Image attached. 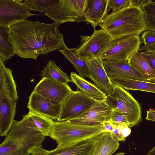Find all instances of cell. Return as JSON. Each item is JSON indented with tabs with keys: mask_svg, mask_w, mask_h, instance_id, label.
Returning <instances> with one entry per match:
<instances>
[{
	"mask_svg": "<svg viewBox=\"0 0 155 155\" xmlns=\"http://www.w3.org/2000/svg\"><path fill=\"white\" fill-rule=\"evenodd\" d=\"M155 47V43L148 45H143L140 48L139 51H145Z\"/></svg>",
	"mask_w": 155,
	"mask_h": 155,
	"instance_id": "38",
	"label": "cell"
},
{
	"mask_svg": "<svg viewBox=\"0 0 155 155\" xmlns=\"http://www.w3.org/2000/svg\"><path fill=\"white\" fill-rule=\"evenodd\" d=\"M97 137L86 140L71 146H57L51 150L45 149L41 145L35 148L30 155H91L95 146Z\"/></svg>",
	"mask_w": 155,
	"mask_h": 155,
	"instance_id": "11",
	"label": "cell"
},
{
	"mask_svg": "<svg viewBox=\"0 0 155 155\" xmlns=\"http://www.w3.org/2000/svg\"><path fill=\"white\" fill-rule=\"evenodd\" d=\"M27 107L29 110L45 117L57 120L62 104L45 98L32 92L29 97Z\"/></svg>",
	"mask_w": 155,
	"mask_h": 155,
	"instance_id": "14",
	"label": "cell"
},
{
	"mask_svg": "<svg viewBox=\"0 0 155 155\" xmlns=\"http://www.w3.org/2000/svg\"><path fill=\"white\" fill-rule=\"evenodd\" d=\"M146 119L147 120L155 122V109H150L147 111Z\"/></svg>",
	"mask_w": 155,
	"mask_h": 155,
	"instance_id": "36",
	"label": "cell"
},
{
	"mask_svg": "<svg viewBox=\"0 0 155 155\" xmlns=\"http://www.w3.org/2000/svg\"><path fill=\"white\" fill-rule=\"evenodd\" d=\"M42 97L62 104L73 91L68 84L44 78L40 81L33 91Z\"/></svg>",
	"mask_w": 155,
	"mask_h": 155,
	"instance_id": "12",
	"label": "cell"
},
{
	"mask_svg": "<svg viewBox=\"0 0 155 155\" xmlns=\"http://www.w3.org/2000/svg\"><path fill=\"white\" fill-rule=\"evenodd\" d=\"M59 1V0H25L24 2L35 12L45 13Z\"/></svg>",
	"mask_w": 155,
	"mask_h": 155,
	"instance_id": "29",
	"label": "cell"
},
{
	"mask_svg": "<svg viewBox=\"0 0 155 155\" xmlns=\"http://www.w3.org/2000/svg\"><path fill=\"white\" fill-rule=\"evenodd\" d=\"M142 43L139 35H130L111 39L102 48L99 58L113 61H127L139 51Z\"/></svg>",
	"mask_w": 155,
	"mask_h": 155,
	"instance_id": "6",
	"label": "cell"
},
{
	"mask_svg": "<svg viewBox=\"0 0 155 155\" xmlns=\"http://www.w3.org/2000/svg\"><path fill=\"white\" fill-rule=\"evenodd\" d=\"M91 78L95 86L107 95L113 91L114 84L110 80L105 70L103 60L94 58L87 60Z\"/></svg>",
	"mask_w": 155,
	"mask_h": 155,
	"instance_id": "15",
	"label": "cell"
},
{
	"mask_svg": "<svg viewBox=\"0 0 155 155\" xmlns=\"http://www.w3.org/2000/svg\"><path fill=\"white\" fill-rule=\"evenodd\" d=\"M149 0H130L129 6L141 8V6L148 2Z\"/></svg>",
	"mask_w": 155,
	"mask_h": 155,
	"instance_id": "37",
	"label": "cell"
},
{
	"mask_svg": "<svg viewBox=\"0 0 155 155\" xmlns=\"http://www.w3.org/2000/svg\"><path fill=\"white\" fill-rule=\"evenodd\" d=\"M125 153L123 152H120L116 153L114 155H124Z\"/></svg>",
	"mask_w": 155,
	"mask_h": 155,
	"instance_id": "40",
	"label": "cell"
},
{
	"mask_svg": "<svg viewBox=\"0 0 155 155\" xmlns=\"http://www.w3.org/2000/svg\"><path fill=\"white\" fill-rule=\"evenodd\" d=\"M141 8L144 13L147 29L155 31V2L149 0Z\"/></svg>",
	"mask_w": 155,
	"mask_h": 155,
	"instance_id": "28",
	"label": "cell"
},
{
	"mask_svg": "<svg viewBox=\"0 0 155 155\" xmlns=\"http://www.w3.org/2000/svg\"><path fill=\"white\" fill-rule=\"evenodd\" d=\"M103 127L106 132L111 133L114 127V124L110 120L104 121L102 123Z\"/></svg>",
	"mask_w": 155,
	"mask_h": 155,
	"instance_id": "35",
	"label": "cell"
},
{
	"mask_svg": "<svg viewBox=\"0 0 155 155\" xmlns=\"http://www.w3.org/2000/svg\"><path fill=\"white\" fill-rule=\"evenodd\" d=\"M127 61L130 66L148 81L155 83V69L142 55L136 51L129 57Z\"/></svg>",
	"mask_w": 155,
	"mask_h": 155,
	"instance_id": "20",
	"label": "cell"
},
{
	"mask_svg": "<svg viewBox=\"0 0 155 155\" xmlns=\"http://www.w3.org/2000/svg\"><path fill=\"white\" fill-rule=\"evenodd\" d=\"M27 114L45 137H50L55 122L53 119L30 110Z\"/></svg>",
	"mask_w": 155,
	"mask_h": 155,
	"instance_id": "27",
	"label": "cell"
},
{
	"mask_svg": "<svg viewBox=\"0 0 155 155\" xmlns=\"http://www.w3.org/2000/svg\"><path fill=\"white\" fill-rule=\"evenodd\" d=\"M140 37L142 43L148 45L155 43V31L148 30L143 32Z\"/></svg>",
	"mask_w": 155,
	"mask_h": 155,
	"instance_id": "33",
	"label": "cell"
},
{
	"mask_svg": "<svg viewBox=\"0 0 155 155\" xmlns=\"http://www.w3.org/2000/svg\"><path fill=\"white\" fill-rule=\"evenodd\" d=\"M23 0H0V26L8 27L35 15Z\"/></svg>",
	"mask_w": 155,
	"mask_h": 155,
	"instance_id": "10",
	"label": "cell"
},
{
	"mask_svg": "<svg viewBox=\"0 0 155 155\" xmlns=\"http://www.w3.org/2000/svg\"><path fill=\"white\" fill-rule=\"evenodd\" d=\"M130 0H108V10L112 12L118 11L129 5Z\"/></svg>",
	"mask_w": 155,
	"mask_h": 155,
	"instance_id": "32",
	"label": "cell"
},
{
	"mask_svg": "<svg viewBox=\"0 0 155 155\" xmlns=\"http://www.w3.org/2000/svg\"><path fill=\"white\" fill-rule=\"evenodd\" d=\"M40 76L42 78H47L52 80L64 84L72 82L67 74L61 71L54 61H48L41 71Z\"/></svg>",
	"mask_w": 155,
	"mask_h": 155,
	"instance_id": "26",
	"label": "cell"
},
{
	"mask_svg": "<svg viewBox=\"0 0 155 155\" xmlns=\"http://www.w3.org/2000/svg\"><path fill=\"white\" fill-rule=\"evenodd\" d=\"M59 51L64 58L73 65L79 74L83 77L91 78V74L87 60L81 59L76 56L71 48H69L66 45Z\"/></svg>",
	"mask_w": 155,
	"mask_h": 155,
	"instance_id": "24",
	"label": "cell"
},
{
	"mask_svg": "<svg viewBox=\"0 0 155 155\" xmlns=\"http://www.w3.org/2000/svg\"><path fill=\"white\" fill-rule=\"evenodd\" d=\"M45 138L27 114L21 120H14L0 145V155H29L41 145Z\"/></svg>",
	"mask_w": 155,
	"mask_h": 155,
	"instance_id": "2",
	"label": "cell"
},
{
	"mask_svg": "<svg viewBox=\"0 0 155 155\" xmlns=\"http://www.w3.org/2000/svg\"><path fill=\"white\" fill-rule=\"evenodd\" d=\"M112 110L105 100L97 101L92 107L80 116L67 121L83 125L101 124L104 121L110 120Z\"/></svg>",
	"mask_w": 155,
	"mask_h": 155,
	"instance_id": "13",
	"label": "cell"
},
{
	"mask_svg": "<svg viewBox=\"0 0 155 155\" xmlns=\"http://www.w3.org/2000/svg\"><path fill=\"white\" fill-rule=\"evenodd\" d=\"M111 39L139 35L148 30L141 8L129 6L107 15L99 25Z\"/></svg>",
	"mask_w": 155,
	"mask_h": 155,
	"instance_id": "3",
	"label": "cell"
},
{
	"mask_svg": "<svg viewBox=\"0 0 155 155\" xmlns=\"http://www.w3.org/2000/svg\"><path fill=\"white\" fill-rule=\"evenodd\" d=\"M105 70L109 78L119 77L148 81L129 65L127 61L103 60Z\"/></svg>",
	"mask_w": 155,
	"mask_h": 155,
	"instance_id": "16",
	"label": "cell"
},
{
	"mask_svg": "<svg viewBox=\"0 0 155 155\" xmlns=\"http://www.w3.org/2000/svg\"><path fill=\"white\" fill-rule=\"evenodd\" d=\"M109 78L114 84L125 90L155 93V83L119 77H110Z\"/></svg>",
	"mask_w": 155,
	"mask_h": 155,
	"instance_id": "23",
	"label": "cell"
},
{
	"mask_svg": "<svg viewBox=\"0 0 155 155\" xmlns=\"http://www.w3.org/2000/svg\"><path fill=\"white\" fill-rule=\"evenodd\" d=\"M140 53L155 69V51L150 49L140 52Z\"/></svg>",
	"mask_w": 155,
	"mask_h": 155,
	"instance_id": "34",
	"label": "cell"
},
{
	"mask_svg": "<svg viewBox=\"0 0 155 155\" xmlns=\"http://www.w3.org/2000/svg\"><path fill=\"white\" fill-rule=\"evenodd\" d=\"M81 38L78 46L71 49L76 56L86 60L99 58L102 48L111 39L102 28L94 29L91 35H81Z\"/></svg>",
	"mask_w": 155,
	"mask_h": 155,
	"instance_id": "8",
	"label": "cell"
},
{
	"mask_svg": "<svg viewBox=\"0 0 155 155\" xmlns=\"http://www.w3.org/2000/svg\"><path fill=\"white\" fill-rule=\"evenodd\" d=\"M131 131L130 127L127 125L114 124L112 131L110 133L115 140L125 141L126 138L130 134Z\"/></svg>",
	"mask_w": 155,
	"mask_h": 155,
	"instance_id": "30",
	"label": "cell"
},
{
	"mask_svg": "<svg viewBox=\"0 0 155 155\" xmlns=\"http://www.w3.org/2000/svg\"><path fill=\"white\" fill-rule=\"evenodd\" d=\"M110 120L114 124L125 125L129 127L126 116L123 113L117 110H112Z\"/></svg>",
	"mask_w": 155,
	"mask_h": 155,
	"instance_id": "31",
	"label": "cell"
},
{
	"mask_svg": "<svg viewBox=\"0 0 155 155\" xmlns=\"http://www.w3.org/2000/svg\"><path fill=\"white\" fill-rule=\"evenodd\" d=\"M87 3V0H59L44 15L59 25L67 22H84Z\"/></svg>",
	"mask_w": 155,
	"mask_h": 155,
	"instance_id": "7",
	"label": "cell"
},
{
	"mask_svg": "<svg viewBox=\"0 0 155 155\" xmlns=\"http://www.w3.org/2000/svg\"><path fill=\"white\" fill-rule=\"evenodd\" d=\"M96 102L80 90L73 91L62 103L60 116L57 121H68L77 118L92 107Z\"/></svg>",
	"mask_w": 155,
	"mask_h": 155,
	"instance_id": "9",
	"label": "cell"
},
{
	"mask_svg": "<svg viewBox=\"0 0 155 155\" xmlns=\"http://www.w3.org/2000/svg\"><path fill=\"white\" fill-rule=\"evenodd\" d=\"M105 101L112 110H117L127 117L129 127L137 126L142 120L141 107L138 102L126 90L114 84L112 91Z\"/></svg>",
	"mask_w": 155,
	"mask_h": 155,
	"instance_id": "5",
	"label": "cell"
},
{
	"mask_svg": "<svg viewBox=\"0 0 155 155\" xmlns=\"http://www.w3.org/2000/svg\"><path fill=\"white\" fill-rule=\"evenodd\" d=\"M152 49L154 51H155V47H154L152 49Z\"/></svg>",
	"mask_w": 155,
	"mask_h": 155,
	"instance_id": "41",
	"label": "cell"
},
{
	"mask_svg": "<svg viewBox=\"0 0 155 155\" xmlns=\"http://www.w3.org/2000/svg\"><path fill=\"white\" fill-rule=\"evenodd\" d=\"M17 101L0 98V135L6 137L12 125L16 109Z\"/></svg>",
	"mask_w": 155,
	"mask_h": 155,
	"instance_id": "19",
	"label": "cell"
},
{
	"mask_svg": "<svg viewBox=\"0 0 155 155\" xmlns=\"http://www.w3.org/2000/svg\"><path fill=\"white\" fill-rule=\"evenodd\" d=\"M15 55L8 28L0 26V57L4 62Z\"/></svg>",
	"mask_w": 155,
	"mask_h": 155,
	"instance_id": "25",
	"label": "cell"
},
{
	"mask_svg": "<svg viewBox=\"0 0 155 155\" xmlns=\"http://www.w3.org/2000/svg\"><path fill=\"white\" fill-rule=\"evenodd\" d=\"M119 145V141L114 140L109 133L104 132L97 137L95 146L91 155H112Z\"/></svg>",
	"mask_w": 155,
	"mask_h": 155,
	"instance_id": "22",
	"label": "cell"
},
{
	"mask_svg": "<svg viewBox=\"0 0 155 155\" xmlns=\"http://www.w3.org/2000/svg\"><path fill=\"white\" fill-rule=\"evenodd\" d=\"M147 155H155V146L148 152Z\"/></svg>",
	"mask_w": 155,
	"mask_h": 155,
	"instance_id": "39",
	"label": "cell"
},
{
	"mask_svg": "<svg viewBox=\"0 0 155 155\" xmlns=\"http://www.w3.org/2000/svg\"><path fill=\"white\" fill-rule=\"evenodd\" d=\"M108 0H87L84 17L87 24L94 29L107 15Z\"/></svg>",
	"mask_w": 155,
	"mask_h": 155,
	"instance_id": "17",
	"label": "cell"
},
{
	"mask_svg": "<svg viewBox=\"0 0 155 155\" xmlns=\"http://www.w3.org/2000/svg\"><path fill=\"white\" fill-rule=\"evenodd\" d=\"M70 79L77 87L90 98L97 102L105 100L106 94L101 91L95 85L85 80L76 72L71 73Z\"/></svg>",
	"mask_w": 155,
	"mask_h": 155,
	"instance_id": "21",
	"label": "cell"
},
{
	"mask_svg": "<svg viewBox=\"0 0 155 155\" xmlns=\"http://www.w3.org/2000/svg\"><path fill=\"white\" fill-rule=\"evenodd\" d=\"M58 23L46 24L28 19L8 27L16 54L22 58L37 60L40 55H46L65 46Z\"/></svg>",
	"mask_w": 155,
	"mask_h": 155,
	"instance_id": "1",
	"label": "cell"
},
{
	"mask_svg": "<svg viewBox=\"0 0 155 155\" xmlns=\"http://www.w3.org/2000/svg\"><path fill=\"white\" fill-rule=\"evenodd\" d=\"M105 132L102 124L86 125L57 121L54 122L50 137L57 146L65 147L96 137Z\"/></svg>",
	"mask_w": 155,
	"mask_h": 155,
	"instance_id": "4",
	"label": "cell"
},
{
	"mask_svg": "<svg viewBox=\"0 0 155 155\" xmlns=\"http://www.w3.org/2000/svg\"><path fill=\"white\" fill-rule=\"evenodd\" d=\"M6 98L17 101L18 97L16 84L12 71L6 68L0 57V98Z\"/></svg>",
	"mask_w": 155,
	"mask_h": 155,
	"instance_id": "18",
	"label": "cell"
}]
</instances>
